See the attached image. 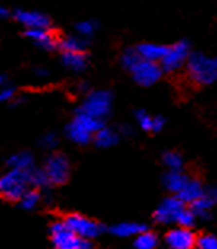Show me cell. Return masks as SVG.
Returning <instances> with one entry per match:
<instances>
[{
	"label": "cell",
	"mask_w": 217,
	"mask_h": 249,
	"mask_svg": "<svg viewBox=\"0 0 217 249\" xmlns=\"http://www.w3.org/2000/svg\"><path fill=\"white\" fill-rule=\"evenodd\" d=\"M62 222L66 224V227L71 231H73L78 238L83 240H91L102 233V225L99 222H96L94 219H90L87 216H82V214H69L62 219Z\"/></svg>",
	"instance_id": "obj_5"
},
{
	"label": "cell",
	"mask_w": 217,
	"mask_h": 249,
	"mask_svg": "<svg viewBox=\"0 0 217 249\" xmlns=\"http://www.w3.org/2000/svg\"><path fill=\"white\" fill-rule=\"evenodd\" d=\"M136 50H138V53L141 54L142 59L153 61V62H160L163 58V54L166 53V47H164V45H158V43H141Z\"/></svg>",
	"instance_id": "obj_19"
},
{
	"label": "cell",
	"mask_w": 217,
	"mask_h": 249,
	"mask_svg": "<svg viewBox=\"0 0 217 249\" xmlns=\"http://www.w3.org/2000/svg\"><path fill=\"white\" fill-rule=\"evenodd\" d=\"M136 122L139 123L141 129H144L147 133H153V117L148 115L145 110L136 112Z\"/></svg>",
	"instance_id": "obj_27"
},
{
	"label": "cell",
	"mask_w": 217,
	"mask_h": 249,
	"mask_svg": "<svg viewBox=\"0 0 217 249\" xmlns=\"http://www.w3.org/2000/svg\"><path fill=\"white\" fill-rule=\"evenodd\" d=\"M188 206L184 201H181L178 196L173 195L169 198H164V200L160 203L153 217L158 224H179V220L182 217V214L185 213V209Z\"/></svg>",
	"instance_id": "obj_8"
},
{
	"label": "cell",
	"mask_w": 217,
	"mask_h": 249,
	"mask_svg": "<svg viewBox=\"0 0 217 249\" xmlns=\"http://www.w3.org/2000/svg\"><path fill=\"white\" fill-rule=\"evenodd\" d=\"M61 62L73 72H83L88 67L87 53H61Z\"/></svg>",
	"instance_id": "obj_18"
},
{
	"label": "cell",
	"mask_w": 217,
	"mask_h": 249,
	"mask_svg": "<svg viewBox=\"0 0 217 249\" xmlns=\"http://www.w3.org/2000/svg\"><path fill=\"white\" fill-rule=\"evenodd\" d=\"M197 249H217V236H214V235L198 236Z\"/></svg>",
	"instance_id": "obj_29"
},
{
	"label": "cell",
	"mask_w": 217,
	"mask_h": 249,
	"mask_svg": "<svg viewBox=\"0 0 217 249\" xmlns=\"http://www.w3.org/2000/svg\"><path fill=\"white\" fill-rule=\"evenodd\" d=\"M216 62H217V59H216Z\"/></svg>",
	"instance_id": "obj_36"
},
{
	"label": "cell",
	"mask_w": 217,
	"mask_h": 249,
	"mask_svg": "<svg viewBox=\"0 0 217 249\" xmlns=\"http://www.w3.org/2000/svg\"><path fill=\"white\" fill-rule=\"evenodd\" d=\"M31 173L18 171V169H8L7 174L0 178V194L10 201H19L21 196L29 187Z\"/></svg>",
	"instance_id": "obj_3"
},
{
	"label": "cell",
	"mask_w": 217,
	"mask_h": 249,
	"mask_svg": "<svg viewBox=\"0 0 217 249\" xmlns=\"http://www.w3.org/2000/svg\"><path fill=\"white\" fill-rule=\"evenodd\" d=\"M24 36L36 43L37 47L48 50V52L56 50L59 43V37L51 29H26Z\"/></svg>",
	"instance_id": "obj_14"
},
{
	"label": "cell",
	"mask_w": 217,
	"mask_h": 249,
	"mask_svg": "<svg viewBox=\"0 0 217 249\" xmlns=\"http://www.w3.org/2000/svg\"><path fill=\"white\" fill-rule=\"evenodd\" d=\"M128 72L133 75L134 82L139 83L141 87H152V85H155L162 78L163 69L158 62L141 58Z\"/></svg>",
	"instance_id": "obj_10"
},
{
	"label": "cell",
	"mask_w": 217,
	"mask_h": 249,
	"mask_svg": "<svg viewBox=\"0 0 217 249\" xmlns=\"http://www.w3.org/2000/svg\"><path fill=\"white\" fill-rule=\"evenodd\" d=\"M15 98H16L15 88L7 87V85L0 88V103H8V101H13Z\"/></svg>",
	"instance_id": "obj_31"
},
{
	"label": "cell",
	"mask_w": 217,
	"mask_h": 249,
	"mask_svg": "<svg viewBox=\"0 0 217 249\" xmlns=\"http://www.w3.org/2000/svg\"><path fill=\"white\" fill-rule=\"evenodd\" d=\"M104 126V122L99 118H93L82 112H77L73 120L67 124V138L78 145H87L93 142L94 134Z\"/></svg>",
	"instance_id": "obj_2"
},
{
	"label": "cell",
	"mask_w": 217,
	"mask_h": 249,
	"mask_svg": "<svg viewBox=\"0 0 217 249\" xmlns=\"http://www.w3.org/2000/svg\"><path fill=\"white\" fill-rule=\"evenodd\" d=\"M118 136H120L118 131H115V129L108 128L104 124V126L94 134L93 142L98 147H101V149H108V147L115 145L118 142Z\"/></svg>",
	"instance_id": "obj_20"
},
{
	"label": "cell",
	"mask_w": 217,
	"mask_h": 249,
	"mask_svg": "<svg viewBox=\"0 0 217 249\" xmlns=\"http://www.w3.org/2000/svg\"><path fill=\"white\" fill-rule=\"evenodd\" d=\"M217 205V187H209V189H204V194L201 195V198L190 205V209L193 211V214L198 217H209V214L213 213L214 206Z\"/></svg>",
	"instance_id": "obj_13"
},
{
	"label": "cell",
	"mask_w": 217,
	"mask_h": 249,
	"mask_svg": "<svg viewBox=\"0 0 217 249\" xmlns=\"http://www.w3.org/2000/svg\"><path fill=\"white\" fill-rule=\"evenodd\" d=\"M50 238L54 249H80L83 245V238L71 231L62 220H54L50 227Z\"/></svg>",
	"instance_id": "obj_9"
},
{
	"label": "cell",
	"mask_w": 217,
	"mask_h": 249,
	"mask_svg": "<svg viewBox=\"0 0 217 249\" xmlns=\"http://www.w3.org/2000/svg\"><path fill=\"white\" fill-rule=\"evenodd\" d=\"M75 29L78 32V36L88 38L96 32V29H98V22L91 21V19L90 21H82V22H78V24L75 26Z\"/></svg>",
	"instance_id": "obj_28"
},
{
	"label": "cell",
	"mask_w": 217,
	"mask_h": 249,
	"mask_svg": "<svg viewBox=\"0 0 217 249\" xmlns=\"http://www.w3.org/2000/svg\"><path fill=\"white\" fill-rule=\"evenodd\" d=\"M139 59H141V54L138 53V50H136V48H128V50H125L123 54H122V66L127 71H129L131 67H133Z\"/></svg>",
	"instance_id": "obj_26"
},
{
	"label": "cell",
	"mask_w": 217,
	"mask_h": 249,
	"mask_svg": "<svg viewBox=\"0 0 217 249\" xmlns=\"http://www.w3.org/2000/svg\"><path fill=\"white\" fill-rule=\"evenodd\" d=\"M188 56H190V45L187 40H181L171 47H166V53L163 54L158 64L162 66L163 72L173 73L185 66Z\"/></svg>",
	"instance_id": "obj_7"
},
{
	"label": "cell",
	"mask_w": 217,
	"mask_h": 249,
	"mask_svg": "<svg viewBox=\"0 0 217 249\" xmlns=\"http://www.w3.org/2000/svg\"><path fill=\"white\" fill-rule=\"evenodd\" d=\"M163 163L169 171H181L182 165H184V160H182V157L178 154V152L171 150L163 155Z\"/></svg>",
	"instance_id": "obj_25"
},
{
	"label": "cell",
	"mask_w": 217,
	"mask_h": 249,
	"mask_svg": "<svg viewBox=\"0 0 217 249\" xmlns=\"http://www.w3.org/2000/svg\"><path fill=\"white\" fill-rule=\"evenodd\" d=\"M36 73H37L38 77H47L48 75L47 69H36Z\"/></svg>",
	"instance_id": "obj_34"
},
{
	"label": "cell",
	"mask_w": 217,
	"mask_h": 249,
	"mask_svg": "<svg viewBox=\"0 0 217 249\" xmlns=\"http://www.w3.org/2000/svg\"><path fill=\"white\" fill-rule=\"evenodd\" d=\"M110 109H112V94L106 91V89H98V91H90L87 94V98H85L82 106H80L78 112L87 114L93 118L104 120L110 114Z\"/></svg>",
	"instance_id": "obj_4"
},
{
	"label": "cell",
	"mask_w": 217,
	"mask_h": 249,
	"mask_svg": "<svg viewBox=\"0 0 217 249\" xmlns=\"http://www.w3.org/2000/svg\"><path fill=\"white\" fill-rule=\"evenodd\" d=\"M58 136H56L54 133H48V134H45L42 139H40V145L43 147V149H47V150H51V149H54L56 145H58Z\"/></svg>",
	"instance_id": "obj_30"
},
{
	"label": "cell",
	"mask_w": 217,
	"mask_h": 249,
	"mask_svg": "<svg viewBox=\"0 0 217 249\" xmlns=\"http://www.w3.org/2000/svg\"><path fill=\"white\" fill-rule=\"evenodd\" d=\"M158 246V236L153 231L144 230L134 238L133 249H157Z\"/></svg>",
	"instance_id": "obj_23"
},
{
	"label": "cell",
	"mask_w": 217,
	"mask_h": 249,
	"mask_svg": "<svg viewBox=\"0 0 217 249\" xmlns=\"http://www.w3.org/2000/svg\"><path fill=\"white\" fill-rule=\"evenodd\" d=\"M8 168L29 173V171H32L34 168H36V165H34V157L31 154H27V152H18V154L10 157Z\"/></svg>",
	"instance_id": "obj_22"
},
{
	"label": "cell",
	"mask_w": 217,
	"mask_h": 249,
	"mask_svg": "<svg viewBox=\"0 0 217 249\" xmlns=\"http://www.w3.org/2000/svg\"><path fill=\"white\" fill-rule=\"evenodd\" d=\"M164 123H166V120H164L163 117H153V133H158V131H162V129L164 128Z\"/></svg>",
	"instance_id": "obj_32"
},
{
	"label": "cell",
	"mask_w": 217,
	"mask_h": 249,
	"mask_svg": "<svg viewBox=\"0 0 217 249\" xmlns=\"http://www.w3.org/2000/svg\"><path fill=\"white\" fill-rule=\"evenodd\" d=\"M40 201H42V194H40V190L27 189L24 192V195L21 196L19 205L22 209H26V211H32V209H36L40 205Z\"/></svg>",
	"instance_id": "obj_24"
},
{
	"label": "cell",
	"mask_w": 217,
	"mask_h": 249,
	"mask_svg": "<svg viewBox=\"0 0 217 249\" xmlns=\"http://www.w3.org/2000/svg\"><path fill=\"white\" fill-rule=\"evenodd\" d=\"M203 194H204V185L197 179H188L187 184L184 185V189L176 196H178L181 201H184L185 205H193L198 198H201Z\"/></svg>",
	"instance_id": "obj_15"
},
{
	"label": "cell",
	"mask_w": 217,
	"mask_h": 249,
	"mask_svg": "<svg viewBox=\"0 0 217 249\" xmlns=\"http://www.w3.org/2000/svg\"><path fill=\"white\" fill-rule=\"evenodd\" d=\"M185 67L190 80L199 87H208L217 80V62L203 53H190Z\"/></svg>",
	"instance_id": "obj_1"
},
{
	"label": "cell",
	"mask_w": 217,
	"mask_h": 249,
	"mask_svg": "<svg viewBox=\"0 0 217 249\" xmlns=\"http://www.w3.org/2000/svg\"><path fill=\"white\" fill-rule=\"evenodd\" d=\"M58 48L61 53H85L88 48V38L82 36H67L59 38Z\"/></svg>",
	"instance_id": "obj_17"
},
{
	"label": "cell",
	"mask_w": 217,
	"mask_h": 249,
	"mask_svg": "<svg viewBox=\"0 0 217 249\" xmlns=\"http://www.w3.org/2000/svg\"><path fill=\"white\" fill-rule=\"evenodd\" d=\"M197 241L198 236L193 233L192 229L179 227V225L171 229L164 236L168 249H197Z\"/></svg>",
	"instance_id": "obj_11"
},
{
	"label": "cell",
	"mask_w": 217,
	"mask_h": 249,
	"mask_svg": "<svg viewBox=\"0 0 217 249\" xmlns=\"http://www.w3.org/2000/svg\"><path fill=\"white\" fill-rule=\"evenodd\" d=\"M13 16L26 29H51V19L40 11L16 10Z\"/></svg>",
	"instance_id": "obj_12"
},
{
	"label": "cell",
	"mask_w": 217,
	"mask_h": 249,
	"mask_svg": "<svg viewBox=\"0 0 217 249\" xmlns=\"http://www.w3.org/2000/svg\"><path fill=\"white\" fill-rule=\"evenodd\" d=\"M147 227L139 222H118L110 227V233L118 238H136L139 233H142Z\"/></svg>",
	"instance_id": "obj_16"
},
{
	"label": "cell",
	"mask_w": 217,
	"mask_h": 249,
	"mask_svg": "<svg viewBox=\"0 0 217 249\" xmlns=\"http://www.w3.org/2000/svg\"><path fill=\"white\" fill-rule=\"evenodd\" d=\"M190 179L187 174L181 171H168L166 176H164V187L171 192L173 195H178L179 192L184 189V185L187 184V180Z\"/></svg>",
	"instance_id": "obj_21"
},
{
	"label": "cell",
	"mask_w": 217,
	"mask_h": 249,
	"mask_svg": "<svg viewBox=\"0 0 217 249\" xmlns=\"http://www.w3.org/2000/svg\"><path fill=\"white\" fill-rule=\"evenodd\" d=\"M43 174L47 176L50 187L64 184L71 173V165L66 155L62 154H51L42 168Z\"/></svg>",
	"instance_id": "obj_6"
},
{
	"label": "cell",
	"mask_w": 217,
	"mask_h": 249,
	"mask_svg": "<svg viewBox=\"0 0 217 249\" xmlns=\"http://www.w3.org/2000/svg\"><path fill=\"white\" fill-rule=\"evenodd\" d=\"M10 16V11L3 7V5H0V19H7Z\"/></svg>",
	"instance_id": "obj_33"
},
{
	"label": "cell",
	"mask_w": 217,
	"mask_h": 249,
	"mask_svg": "<svg viewBox=\"0 0 217 249\" xmlns=\"http://www.w3.org/2000/svg\"><path fill=\"white\" fill-rule=\"evenodd\" d=\"M7 83H8V78L5 77V75H0V88L5 87V85H7Z\"/></svg>",
	"instance_id": "obj_35"
}]
</instances>
